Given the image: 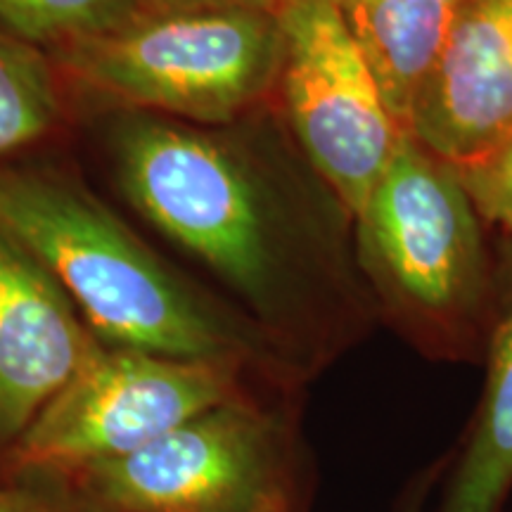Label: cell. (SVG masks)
I'll list each match as a JSON object with an SVG mask.
<instances>
[{"instance_id":"obj_1","label":"cell","mask_w":512,"mask_h":512,"mask_svg":"<svg viewBox=\"0 0 512 512\" xmlns=\"http://www.w3.org/2000/svg\"><path fill=\"white\" fill-rule=\"evenodd\" d=\"M126 202L195 256L249 309V320L302 375L318 344L294 264V228L278 185L226 126L140 112L95 117Z\"/></svg>"},{"instance_id":"obj_2","label":"cell","mask_w":512,"mask_h":512,"mask_svg":"<svg viewBox=\"0 0 512 512\" xmlns=\"http://www.w3.org/2000/svg\"><path fill=\"white\" fill-rule=\"evenodd\" d=\"M0 228L46 268L105 347L299 377L249 316L188 283L72 171L0 162Z\"/></svg>"},{"instance_id":"obj_3","label":"cell","mask_w":512,"mask_h":512,"mask_svg":"<svg viewBox=\"0 0 512 512\" xmlns=\"http://www.w3.org/2000/svg\"><path fill=\"white\" fill-rule=\"evenodd\" d=\"M283 31L273 12L188 10L48 50L69 107L140 112L197 126L242 121L278 86Z\"/></svg>"},{"instance_id":"obj_4","label":"cell","mask_w":512,"mask_h":512,"mask_svg":"<svg viewBox=\"0 0 512 512\" xmlns=\"http://www.w3.org/2000/svg\"><path fill=\"white\" fill-rule=\"evenodd\" d=\"M479 219L458 169L401 138L356 216L396 323L434 356L460 358L489 332Z\"/></svg>"},{"instance_id":"obj_5","label":"cell","mask_w":512,"mask_h":512,"mask_svg":"<svg viewBox=\"0 0 512 512\" xmlns=\"http://www.w3.org/2000/svg\"><path fill=\"white\" fill-rule=\"evenodd\" d=\"M285 396L223 403L60 482L102 512H309L318 475Z\"/></svg>"},{"instance_id":"obj_6","label":"cell","mask_w":512,"mask_h":512,"mask_svg":"<svg viewBox=\"0 0 512 512\" xmlns=\"http://www.w3.org/2000/svg\"><path fill=\"white\" fill-rule=\"evenodd\" d=\"M290 384L245 363L185 361L98 344L24 432L5 482L67 479L131 456L211 408L287 392Z\"/></svg>"},{"instance_id":"obj_7","label":"cell","mask_w":512,"mask_h":512,"mask_svg":"<svg viewBox=\"0 0 512 512\" xmlns=\"http://www.w3.org/2000/svg\"><path fill=\"white\" fill-rule=\"evenodd\" d=\"M278 19L275 91L287 124L318 176L358 216L406 133L335 0H292Z\"/></svg>"},{"instance_id":"obj_8","label":"cell","mask_w":512,"mask_h":512,"mask_svg":"<svg viewBox=\"0 0 512 512\" xmlns=\"http://www.w3.org/2000/svg\"><path fill=\"white\" fill-rule=\"evenodd\" d=\"M98 344L46 268L0 228V482L31 422Z\"/></svg>"},{"instance_id":"obj_9","label":"cell","mask_w":512,"mask_h":512,"mask_svg":"<svg viewBox=\"0 0 512 512\" xmlns=\"http://www.w3.org/2000/svg\"><path fill=\"white\" fill-rule=\"evenodd\" d=\"M408 133L453 166L477 162L512 133V0H463Z\"/></svg>"},{"instance_id":"obj_10","label":"cell","mask_w":512,"mask_h":512,"mask_svg":"<svg viewBox=\"0 0 512 512\" xmlns=\"http://www.w3.org/2000/svg\"><path fill=\"white\" fill-rule=\"evenodd\" d=\"M512 494V290L486 332V382L470 430L446 456L430 512H503Z\"/></svg>"},{"instance_id":"obj_11","label":"cell","mask_w":512,"mask_h":512,"mask_svg":"<svg viewBox=\"0 0 512 512\" xmlns=\"http://www.w3.org/2000/svg\"><path fill=\"white\" fill-rule=\"evenodd\" d=\"M392 119L408 133L415 100L444 53L463 0H335Z\"/></svg>"},{"instance_id":"obj_12","label":"cell","mask_w":512,"mask_h":512,"mask_svg":"<svg viewBox=\"0 0 512 512\" xmlns=\"http://www.w3.org/2000/svg\"><path fill=\"white\" fill-rule=\"evenodd\" d=\"M67 112L50 57L0 31V162L55 136Z\"/></svg>"},{"instance_id":"obj_13","label":"cell","mask_w":512,"mask_h":512,"mask_svg":"<svg viewBox=\"0 0 512 512\" xmlns=\"http://www.w3.org/2000/svg\"><path fill=\"white\" fill-rule=\"evenodd\" d=\"M136 0H0V31L43 53L126 27Z\"/></svg>"},{"instance_id":"obj_14","label":"cell","mask_w":512,"mask_h":512,"mask_svg":"<svg viewBox=\"0 0 512 512\" xmlns=\"http://www.w3.org/2000/svg\"><path fill=\"white\" fill-rule=\"evenodd\" d=\"M456 169L477 214L512 233V133L477 162Z\"/></svg>"},{"instance_id":"obj_15","label":"cell","mask_w":512,"mask_h":512,"mask_svg":"<svg viewBox=\"0 0 512 512\" xmlns=\"http://www.w3.org/2000/svg\"><path fill=\"white\" fill-rule=\"evenodd\" d=\"M0 512H102L60 479L0 482Z\"/></svg>"},{"instance_id":"obj_16","label":"cell","mask_w":512,"mask_h":512,"mask_svg":"<svg viewBox=\"0 0 512 512\" xmlns=\"http://www.w3.org/2000/svg\"><path fill=\"white\" fill-rule=\"evenodd\" d=\"M290 3L292 0H136L143 15L188 10H261L280 15Z\"/></svg>"},{"instance_id":"obj_17","label":"cell","mask_w":512,"mask_h":512,"mask_svg":"<svg viewBox=\"0 0 512 512\" xmlns=\"http://www.w3.org/2000/svg\"><path fill=\"white\" fill-rule=\"evenodd\" d=\"M444 465H446V456L437 460V463L420 467L415 475H411V479L403 484L394 512H430L434 491H437Z\"/></svg>"}]
</instances>
